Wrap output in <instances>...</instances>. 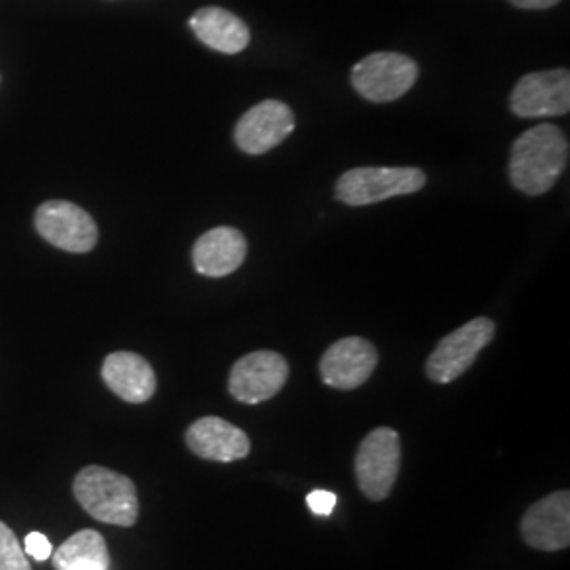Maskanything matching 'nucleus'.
<instances>
[{
    "instance_id": "1",
    "label": "nucleus",
    "mask_w": 570,
    "mask_h": 570,
    "mask_svg": "<svg viewBox=\"0 0 570 570\" xmlns=\"http://www.w3.org/2000/svg\"><path fill=\"white\" fill-rule=\"evenodd\" d=\"M569 164V140L560 127L543 122L524 131L511 148L510 180L529 197L546 195Z\"/></svg>"
},
{
    "instance_id": "2",
    "label": "nucleus",
    "mask_w": 570,
    "mask_h": 570,
    "mask_svg": "<svg viewBox=\"0 0 570 570\" xmlns=\"http://www.w3.org/2000/svg\"><path fill=\"white\" fill-rule=\"evenodd\" d=\"M75 499L94 520L115 527H134L140 513L136 484L112 469L89 465L72 482Z\"/></svg>"
},
{
    "instance_id": "3",
    "label": "nucleus",
    "mask_w": 570,
    "mask_h": 570,
    "mask_svg": "<svg viewBox=\"0 0 570 570\" xmlns=\"http://www.w3.org/2000/svg\"><path fill=\"white\" fill-rule=\"evenodd\" d=\"M425 183L419 167H357L338 178L334 193L341 204L362 207L419 193Z\"/></svg>"
},
{
    "instance_id": "4",
    "label": "nucleus",
    "mask_w": 570,
    "mask_h": 570,
    "mask_svg": "<svg viewBox=\"0 0 570 570\" xmlns=\"http://www.w3.org/2000/svg\"><path fill=\"white\" fill-rule=\"evenodd\" d=\"M402 463V444L395 429L370 431L355 454V478L370 501H385L395 487Z\"/></svg>"
},
{
    "instance_id": "5",
    "label": "nucleus",
    "mask_w": 570,
    "mask_h": 570,
    "mask_svg": "<svg viewBox=\"0 0 570 570\" xmlns=\"http://www.w3.org/2000/svg\"><path fill=\"white\" fill-rule=\"evenodd\" d=\"M494 332L497 327L489 317H475L465 326L450 332L429 355L425 366L429 381L438 385H449L459 376H463L469 367L473 366L482 348L494 338Z\"/></svg>"
},
{
    "instance_id": "6",
    "label": "nucleus",
    "mask_w": 570,
    "mask_h": 570,
    "mask_svg": "<svg viewBox=\"0 0 570 570\" xmlns=\"http://www.w3.org/2000/svg\"><path fill=\"white\" fill-rule=\"evenodd\" d=\"M419 79V66L402 53H372L351 70L353 89L370 102L400 100Z\"/></svg>"
},
{
    "instance_id": "7",
    "label": "nucleus",
    "mask_w": 570,
    "mask_h": 570,
    "mask_svg": "<svg viewBox=\"0 0 570 570\" xmlns=\"http://www.w3.org/2000/svg\"><path fill=\"white\" fill-rule=\"evenodd\" d=\"M289 376L284 355L275 351H254L242 357L228 376V393L242 404H263L275 397Z\"/></svg>"
},
{
    "instance_id": "8",
    "label": "nucleus",
    "mask_w": 570,
    "mask_h": 570,
    "mask_svg": "<svg viewBox=\"0 0 570 570\" xmlns=\"http://www.w3.org/2000/svg\"><path fill=\"white\" fill-rule=\"evenodd\" d=\"M511 112L522 119L562 117L570 110V72L564 68L524 75L513 87Z\"/></svg>"
},
{
    "instance_id": "9",
    "label": "nucleus",
    "mask_w": 570,
    "mask_h": 570,
    "mask_svg": "<svg viewBox=\"0 0 570 570\" xmlns=\"http://www.w3.org/2000/svg\"><path fill=\"white\" fill-rule=\"evenodd\" d=\"M35 226L47 244L70 254H87L98 244V225L79 205L47 202L37 209Z\"/></svg>"
},
{
    "instance_id": "10",
    "label": "nucleus",
    "mask_w": 570,
    "mask_h": 570,
    "mask_svg": "<svg viewBox=\"0 0 570 570\" xmlns=\"http://www.w3.org/2000/svg\"><path fill=\"white\" fill-rule=\"evenodd\" d=\"M296 119L287 104L265 100L249 108L235 127V144L245 155H265L294 131Z\"/></svg>"
},
{
    "instance_id": "11",
    "label": "nucleus",
    "mask_w": 570,
    "mask_h": 570,
    "mask_svg": "<svg viewBox=\"0 0 570 570\" xmlns=\"http://www.w3.org/2000/svg\"><path fill=\"white\" fill-rule=\"evenodd\" d=\"M379 364L374 345L362 336H346L336 341L322 355L320 374L327 387L351 391L362 387Z\"/></svg>"
},
{
    "instance_id": "12",
    "label": "nucleus",
    "mask_w": 570,
    "mask_h": 570,
    "mask_svg": "<svg viewBox=\"0 0 570 570\" xmlns=\"http://www.w3.org/2000/svg\"><path fill=\"white\" fill-rule=\"evenodd\" d=\"M524 543L541 551H562L570 546V492L558 490L537 501L522 518Z\"/></svg>"
},
{
    "instance_id": "13",
    "label": "nucleus",
    "mask_w": 570,
    "mask_h": 570,
    "mask_svg": "<svg viewBox=\"0 0 570 570\" xmlns=\"http://www.w3.org/2000/svg\"><path fill=\"white\" fill-rule=\"evenodd\" d=\"M186 446L204 461L233 463L242 461L249 450V438L244 429L230 425L220 416H204L186 429Z\"/></svg>"
},
{
    "instance_id": "14",
    "label": "nucleus",
    "mask_w": 570,
    "mask_h": 570,
    "mask_svg": "<svg viewBox=\"0 0 570 570\" xmlns=\"http://www.w3.org/2000/svg\"><path fill=\"white\" fill-rule=\"evenodd\" d=\"M247 242L233 226H216L204 233L193 247V265L204 277H226L244 265Z\"/></svg>"
},
{
    "instance_id": "15",
    "label": "nucleus",
    "mask_w": 570,
    "mask_h": 570,
    "mask_svg": "<svg viewBox=\"0 0 570 570\" xmlns=\"http://www.w3.org/2000/svg\"><path fill=\"white\" fill-rule=\"evenodd\" d=\"M102 381L117 397L129 404H144L157 391L155 370L142 355L131 351H117L104 360Z\"/></svg>"
},
{
    "instance_id": "16",
    "label": "nucleus",
    "mask_w": 570,
    "mask_h": 570,
    "mask_svg": "<svg viewBox=\"0 0 570 570\" xmlns=\"http://www.w3.org/2000/svg\"><path fill=\"white\" fill-rule=\"evenodd\" d=\"M190 30L195 37L204 42L205 47L220 51L225 56L242 53L249 45V28L244 20H239L235 13L226 11L223 7H204L199 9L190 21Z\"/></svg>"
},
{
    "instance_id": "17",
    "label": "nucleus",
    "mask_w": 570,
    "mask_h": 570,
    "mask_svg": "<svg viewBox=\"0 0 570 570\" xmlns=\"http://www.w3.org/2000/svg\"><path fill=\"white\" fill-rule=\"evenodd\" d=\"M58 570H108L110 553L98 530L85 529L75 532L51 553Z\"/></svg>"
},
{
    "instance_id": "18",
    "label": "nucleus",
    "mask_w": 570,
    "mask_h": 570,
    "mask_svg": "<svg viewBox=\"0 0 570 570\" xmlns=\"http://www.w3.org/2000/svg\"><path fill=\"white\" fill-rule=\"evenodd\" d=\"M0 570H32L16 532L0 522Z\"/></svg>"
},
{
    "instance_id": "19",
    "label": "nucleus",
    "mask_w": 570,
    "mask_h": 570,
    "mask_svg": "<svg viewBox=\"0 0 570 570\" xmlns=\"http://www.w3.org/2000/svg\"><path fill=\"white\" fill-rule=\"evenodd\" d=\"M336 501H338L336 494L330 490H313L306 497V505L315 515H330L336 508Z\"/></svg>"
},
{
    "instance_id": "20",
    "label": "nucleus",
    "mask_w": 570,
    "mask_h": 570,
    "mask_svg": "<svg viewBox=\"0 0 570 570\" xmlns=\"http://www.w3.org/2000/svg\"><path fill=\"white\" fill-rule=\"evenodd\" d=\"M51 553H53L51 541L42 532H30L26 537V556L35 558L37 562H45L51 558Z\"/></svg>"
},
{
    "instance_id": "21",
    "label": "nucleus",
    "mask_w": 570,
    "mask_h": 570,
    "mask_svg": "<svg viewBox=\"0 0 570 570\" xmlns=\"http://www.w3.org/2000/svg\"><path fill=\"white\" fill-rule=\"evenodd\" d=\"M513 7L518 9H529V11H543V9H551L562 0H510Z\"/></svg>"
}]
</instances>
